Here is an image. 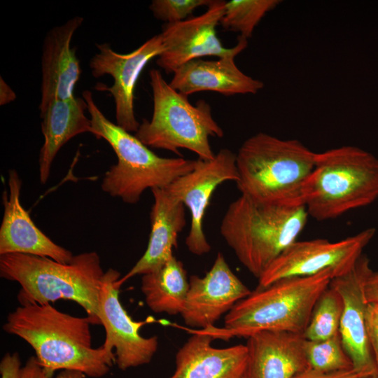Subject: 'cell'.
Listing matches in <instances>:
<instances>
[{
  "label": "cell",
  "instance_id": "29",
  "mask_svg": "<svg viewBox=\"0 0 378 378\" xmlns=\"http://www.w3.org/2000/svg\"><path fill=\"white\" fill-rule=\"evenodd\" d=\"M366 321L369 340L378 375V309L375 305L368 304Z\"/></svg>",
  "mask_w": 378,
  "mask_h": 378
},
{
  "label": "cell",
  "instance_id": "13",
  "mask_svg": "<svg viewBox=\"0 0 378 378\" xmlns=\"http://www.w3.org/2000/svg\"><path fill=\"white\" fill-rule=\"evenodd\" d=\"M120 278L117 270L109 268L105 272L99 299L98 318L106 331L103 343L115 349V364L122 370L150 362L155 354L158 340L156 336L144 337L139 330L146 322L134 321L119 300L116 284Z\"/></svg>",
  "mask_w": 378,
  "mask_h": 378
},
{
  "label": "cell",
  "instance_id": "28",
  "mask_svg": "<svg viewBox=\"0 0 378 378\" xmlns=\"http://www.w3.org/2000/svg\"><path fill=\"white\" fill-rule=\"evenodd\" d=\"M81 372L71 370H62L54 378H85ZM22 378H49L43 372L37 359L31 356L22 368Z\"/></svg>",
  "mask_w": 378,
  "mask_h": 378
},
{
  "label": "cell",
  "instance_id": "32",
  "mask_svg": "<svg viewBox=\"0 0 378 378\" xmlns=\"http://www.w3.org/2000/svg\"><path fill=\"white\" fill-rule=\"evenodd\" d=\"M365 295L368 304L378 305V272L372 271L368 277L365 284Z\"/></svg>",
  "mask_w": 378,
  "mask_h": 378
},
{
  "label": "cell",
  "instance_id": "23",
  "mask_svg": "<svg viewBox=\"0 0 378 378\" xmlns=\"http://www.w3.org/2000/svg\"><path fill=\"white\" fill-rule=\"evenodd\" d=\"M141 289L155 313L181 314L189 289L183 263L174 256L160 269L143 275Z\"/></svg>",
  "mask_w": 378,
  "mask_h": 378
},
{
  "label": "cell",
  "instance_id": "26",
  "mask_svg": "<svg viewBox=\"0 0 378 378\" xmlns=\"http://www.w3.org/2000/svg\"><path fill=\"white\" fill-rule=\"evenodd\" d=\"M304 351L309 368L321 372H333L353 369L340 332L323 340H304Z\"/></svg>",
  "mask_w": 378,
  "mask_h": 378
},
{
  "label": "cell",
  "instance_id": "1",
  "mask_svg": "<svg viewBox=\"0 0 378 378\" xmlns=\"http://www.w3.org/2000/svg\"><path fill=\"white\" fill-rule=\"evenodd\" d=\"M90 324L88 316H71L50 303L27 304L10 313L3 328L34 349L39 365L49 378L57 370H64L99 378L109 372L115 363V356L104 344L92 348Z\"/></svg>",
  "mask_w": 378,
  "mask_h": 378
},
{
  "label": "cell",
  "instance_id": "4",
  "mask_svg": "<svg viewBox=\"0 0 378 378\" xmlns=\"http://www.w3.org/2000/svg\"><path fill=\"white\" fill-rule=\"evenodd\" d=\"M306 206L261 202L244 195L231 202L220 234L240 262L258 279L304 228Z\"/></svg>",
  "mask_w": 378,
  "mask_h": 378
},
{
  "label": "cell",
  "instance_id": "2",
  "mask_svg": "<svg viewBox=\"0 0 378 378\" xmlns=\"http://www.w3.org/2000/svg\"><path fill=\"white\" fill-rule=\"evenodd\" d=\"M236 155V183L241 195L261 202L305 206L316 153L302 142L258 132L242 144Z\"/></svg>",
  "mask_w": 378,
  "mask_h": 378
},
{
  "label": "cell",
  "instance_id": "5",
  "mask_svg": "<svg viewBox=\"0 0 378 378\" xmlns=\"http://www.w3.org/2000/svg\"><path fill=\"white\" fill-rule=\"evenodd\" d=\"M334 275L326 270L315 275L279 280L251 292L236 303L225 316L223 332L214 335L249 337L265 332L304 335L314 308Z\"/></svg>",
  "mask_w": 378,
  "mask_h": 378
},
{
  "label": "cell",
  "instance_id": "27",
  "mask_svg": "<svg viewBox=\"0 0 378 378\" xmlns=\"http://www.w3.org/2000/svg\"><path fill=\"white\" fill-rule=\"evenodd\" d=\"M211 0H153L149 9L158 20L168 23L184 20L198 7L208 6Z\"/></svg>",
  "mask_w": 378,
  "mask_h": 378
},
{
  "label": "cell",
  "instance_id": "34",
  "mask_svg": "<svg viewBox=\"0 0 378 378\" xmlns=\"http://www.w3.org/2000/svg\"><path fill=\"white\" fill-rule=\"evenodd\" d=\"M372 378H378V375H376V376H374V377H373Z\"/></svg>",
  "mask_w": 378,
  "mask_h": 378
},
{
  "label": "cell",
  "instance_id": "16",
  "mask_svg": "<svg viewBox=\"0 0 378 378\" xmlns=\"http://www.w3.org/2000/svg\"><path fill=\"white\" fill-rule=\"evenodd\" d=\"M8 190L2 195L4 215L0 227V255L23 253L47 257L67 263L72 253L41 232L20 203L22 180L15 169L8 171Z\"/></svg>",
  "mask_w": 378,
  "mask_h": 378
},
{
  "label": "cell",
  "instance_id": "17",
  "mask_svg": "<svg viewBox=\"0 0 378 378\" xmlns=\"http://www.w3.org/2000/svg\"><path fill=\"white\" fill-rule=\"evenodd\" d=\"M76 16L50 29L43 40L41 59V102L42 107L53 99L75 97L74 88L81 69L76 49L71 46L73 36L83 22Z\"/></svg>",
  "mask_w": 378,
  "mask_h": 378
},
{
  "label": "cell",
  "instance_id": "20",
  "mask_svg": "<svg viewBox=\"0 0 378 378\" xmlns=\"http://www.w3.org/2000/svg\"><path fill=\"white\" fill-rule=\"evenodd\" d=\"M304 335L265 331L248 337L246 378H293L309 368Z\"/></svg>",
  "mask_w": 378,
  "mask_h": 378
},
{
  "label": "cell",
  "instance_id": "25",
  "mask_svg": "<svg viewBox=\"0 0 378 378\" xmlns=\"http://www.w3.org/2000/svg\"><path fill=\"white\" fill-rule=\"evenodd\" d=\"M279 0H231L225 2L220 24L227 30L239 33L246 39L267 13L274 9Z\"/></svg>",
  "mask_w": 378,
  "mask_h": 378
},
{
  "label": "cell",
  "instance_id": "12",
  "mask_svg": "<svg viewBox=\"0 0 378 378\" xmlns=\"http://www.w3.org/2000/svg\"><path fill=\"white\" fill-rule=\"evenodd\" d=\"M99 50L89 66L94 78L111 76L113 84L107 89L115 103L116 124L129 132H136L140 125L134 113V89L140 74L153 58L164 50L161 34L155 35L131 52L113 50L108 43L97 44Z\"/></svg>",
  "mask_w": 378,
  "mask_h": 378
},
{
  "label": "cell",
  "instance_id": "22",
  "mask_svg": "<svg viewBox=\"0 0 378 378\" xmlns=\"http://www.w3.org/2000/svg\"><path fill=\"white\" fill-rule=\"evenodd\" d=\"M83 97L53 99L39 107L41 127L44 142L40 150L39 178L42 184L48 181L52 162L61 148L74 136L92 132L90 119Z\"/></svg>",
  "mask_w": 378,
  "mask_h": 378
},
{
  "label": "cell",
  "instance_id": "7",
  "mask_svg": "<svg viewBox=\"0 0 378 378\" xmlns=\"http://www.w3.org/2000/svg\"><path fill=\"white\" fill-rule=\"evenodd\" d=\"M378 198V158L360 148L343 146L316 153L305 206L322 221L370 205Z\"/></svg>",
  "mask_w": 378,
  "mask_h": 378
},
{
  "label": "cell",
  "instance_id": "33",
  "mask_svg": "<svg viewBox=\"0 0 378 378\" xmlns=\"http://www.w3.org/2000/svg\"><path fill=\"white\" fill-rule=\"evenodd\" d=\"M16 98L15 93L6 81L0 77V105H6L14 101Z\"/></svg>",
  "mask_w": 378,
  "mask_h": 378
},
{
  "label": "cell",
  "instance_id": "10",
  "mask_svg": "<svg viewBox=\"0 0 378 378\" xmlns=\"http://www.w3.org/2000/svg\"><path fill=\"white\" fill-rule=\"evenodd\" d=\"M225 1L211 0L202 15L164 24L160 33L164 47L157 64L167 73H174L191 60L204 56L236 57L247 47V39L239 36L237 44L224 47L216 34L225 13Z\"/></svg>",
  "mask_w": 378,
  "mask_h": 378
},
{
  "label": "cell",
  "instance_id": "8",
  "mask_svg": "<svg viewBox=\"0 0 378 378\" xmlns=\"http://www.w3.org/2000/svg\"><path fill=\"white\" fill-rule=\"evenodd\" d=\"M149 76L153 114L150 120H143L134 136L148 147L178 155L180 148H185L200 159H214L209 138H222L224 132L214 119L210 105L204 100L191 104L188 96L172 88L158 69H151Z\"/></svg>",
  "mask_w": 378,
  "mask_h": 378
},
{
  "label": "cell",
  "instance_id": "21",
  "mask_svg": "<svg viewBox=\"0 0 378 378\" xmlns=\"http://www.w3.org/2000/svg\"><path fill=\"white\" fill-rule=\"evenodd\" d=\"M173 74L169 85L186 96L202 91H213L225 96L255 94L264 87L261 80L247 76L237 66L234 57L216 60L195 59L183 64Z\"/></svg>",
  "mask_w": 378,
  "mask_h": 378
},
{
  "label": "cell",
  "instance_id": "14",
  "mask_svg": "<svg viewBox=\"0 0 378 378\" xmlns=\"http://www.w3.org/2000/svg\"><path fill=\"white\" fill-rule=\"evenodd\" d=\"M372 272L370 260L362 255L349 272L334 277L330 284L343 300L339 332L353 370L360 378L377 375L366 321L368 303L365 284Z\"/></svg>",
  "mask_w": 378,
  "mask_h": 378
},
{
  "label": "cell",
  "instance_id": "6",
  "mask_svg": "<svg viewBox=\"0 0 378 378\" xmlns=\"http://www.w3.org/2000/svg\"><path fill=\"white\" fill-rule=\"evenodd\" d=\"M92 125V132L111 146L118 162L103 177L102 189L124 202L135 204L148 188H166L190 172L196 160L162 158L134 135L109 120L95 104L90 90L83 92Z\"/></svg>",
  "mask_w": 378,
  "mask_h": 378
},
{
  "label": "cell",
  "instance_id": "31",
  "mask_svg": "<svg viewBox=\"0 0 378 378\" xmlns=\"http://www.w3.org/2000/svg\"><path fill=\"white\" fill-rule=\"evenodd\" d=\"M293 378H360L353 370L333 372H321L310 368L298 373Z\"/></svg>",
  "mask_w": 378,
  "mask_h": 378
},
{
  "label": "cell",
  "instance_id": "15",
  "mask_svg": "<svg viewBox=\"0 0 378 378\" xmlns=\"http://www.w3.org/2000/svg\"><path fill=\"white\" fill-rule=\"evenodd\" d=\"M251 293L231 270L223 255L218 253L204 276L190 277L186 301L181 314L187 326L208 329Z\"/></svg>",
  "mask_w": 378,
  "mask_h": 378
},
{
  "label": "cell",
  "instance_id": "19",
  "mask_svg": "<svg viewBox=\"0 0 378 378\" xmlns=\"http://www.w3.org/2000/svg\"><path fill=\"white\" fill-rule=\"evenodd\" d=\"M215 337L202 330L190 337L176 356V369L169 378H246V345L215 348Z\"/></svg>",
  "mask_w": 378,
  "mask_h": 378
},
{
  "label": "cell",
  "instance_id": "9",
  "mask_svg": "<svg viewBox=\"0 0 378 378\" xmlns=\"http://www.w3.org/2000/svg\"><path fill=\"white\" fill-rule=\"evenodd\" d=\"M375 232L374 227H370L335 242L325 239L297 240L262 273L258 288L286 278L315 275L326 270H330L334 277L343 275L354 267Z\"/></svg>",
  "mask_w": 378,
  "mask_h": 378
},
{
  "label": "cell",
  "instance_id": "3",
  "mask_svg": "<svg viewBox=\"0 0 378 378\" xmlns=\"http://www.w3.org/2000/svg\"><path fill=\"white\" fill-rule=\"evenodd\" d=\"M104 273L94 251L74 255L67 263L29 254L0 255V275L20 284L21 305L72 300L85 309L92 324H100L99 299Z\"/></svg>",
  "mask_w": 378,
  "mask_h": 378
},
{
  "label": "cell",
  "instance_id": "24",
  "mask_svg": "<svg viewBox=\"0 0 378 378\" xmlns=\"http://www.w3.org/2000/svg\"><path fill=\"white\" fill-rule=\"evenodd\" d=\"M343 300L340 293L329 286L318 298L304 332L307 340L330 338L339 332L343 312Z\"/></svg>",
  "mask_w": 378,
  "mask_h": 378
},
{
  "label": "cell",
  "instance_id": "30",
  "mask_svg": "<svg viewBox=\"0 0 378 378\" xmlns=\"http://www.w3.org/2000/svg\"><path fill=\"white\" fill-rule=\"evenodd\" d=\"M22 368L18 353H7L0 362L1 378H22Z\"/></svg>",
  "mask_w": 378,
  "mask_h": 378
},
{
  "label": "cell",
  "instance_id": "18",
  "mask_svg": "<svg viewBox=\"0 0 378 378\" xmlns=\"http://www.w3.org/2000/svg\"><path fill=\"white\" fill-rule=\"evenodd\" d=\"M154 202L150 213L151 230L146 250L132 269L116 284L120 286L136 275L154 272L169 260L177 246L179 233L186 225L185 205L165 188L151 189Z\"/></svg>",
  "mask_w": 378,
  "mask_h": 378
},
{
  "label": "cell",
  "instance_id": "35",
  "mask_svg": "<svg viewBox=\"0 0 378 378\" xmlns=\"http://www.w3.org/2000/svg\"><path fill=\"white\" fill-rule=\"evenodd\" d=\"M374 305H375V304H374ZM375 306H376V307H377V309H378V305H375Z\"/></svg>",
  "mask_w": 378,
  "mask_h": 378
},
{
  "label": "cell",
  "instance_id": "11",
  "mask_svg": "<svg viewBox=\"0 0 378 378\" xmlns=\"http://www.w3.org/2000/svg\"><path fill=\"white\" fill-rule=\"evenodd\" d=\"M239 179L237 155L227 148L220 149L212 160L198 158L192 171L166 187L167 190L188 207L190 228L186 239L188 250L202 255L211 250L203 231V219L216 188L226 181Z\"/></svg>",
  "mask_w": 378,
  "mask_h": 378
}]
</instances>
